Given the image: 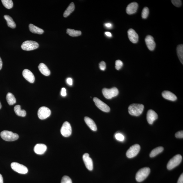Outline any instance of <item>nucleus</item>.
<instances>
[{"label":"nucleus","mask_w":183,"mask_h":183,"mask_svg":"<svg viewBox=\"0 0 183 183\" xmlns=\"http://www.w3.org/2000/svg\"><path fill=\"white\" fill-rule=\"evenodd\" d=\"M144 109V105L142 104L134 103L129 106L128 111L131 115L138 116L142 113Z\"/></svg>","instance_id":"f257e3e1"},{"label":"nucleus","mask_w":183,"mask_h":183,"mask_svg":"<svg viewBox=\"0 0 183 183\" xmlns=\"http://www.w3.org/2000/svg\"><path fill=\"white\" fill-rule=\"evenodd\" d=\"M150 169L148 167L141 168L138 171L136 175V179L137 182H141L148 177L150 173Z\"/></svg>","instance_id":"f03ea898"},{"label":"nucleus","mask_w":183,"mask_h":183,"mask_svg":"<svg viewBox=\"0 0 183 183\" xmlns=\"http://www.w3.org/2000/svg\"><path fill=\"white\" fill-rule=\"evenodd\" d=\"M1 136L3 140L8 141H15L19 138V136L17 134L6 130L1 132Z\"/></svg>","instance_id":"7ed1b4c3"},{"label":"nucleus","mask_w":183,"mask_h":183,"mask_svg":"<svg viewBox=\"0 0 183 183\" xmlns=\"http://www.w3.org/2000/svg\"><path fill=\"white\" fill-rule=\"evenodd\" d=\"M182 160V157L180 154H177L168 161L167 168L168 170L173 169L180 164Z\"/></svg>","instance_id":"20e7f679"},{"label":"nucleus","mask_w":183,"mask_h":183,"mask_svg":"<svg viewBox=\"0 0 183 183\" xmlns=\"http://www.w3.org/2000/svg\"><path fill=\"white\" fill-rule=\"evenodd\" d=\"M39 46L38 43L36 42L31 40H27L23 43L21 46V48L25 51H30L37 49Z\"/></svg>","instance_id":"39448f33"},{"label":"nucleus","mask_w":183,"mask_h":183,"mask_svg":"<svg viewBox=\"0 0 183 183\" xmlns=\"http://www.w3.org/2000/svg\"><path fill=\"white\" fill-rule=\"evenodd\" d=\"M103 96L107 99H110L113 97L118 95L119 94V91L116 87H113L111 89H107L105 88L102 90Z\"/></svg>","instance_id":"423d86ee"},{"label":"nucleus","mask_w":183,"mask_h":183,"mask_svg":"<svg viewBox=\"0 0 183 183\" xmlns=\"http://www.w3.org/2000/svg\"><path fill=\"white\" fill-rule=\"evenodd\" d=\"M141 150V147L138 144H135L130 147L126 152L127 156L129 158H133L139 154Z\"/></svg>","instance_id":"0eeeda50"},{"label":"nucleus","mask_w":183,"mask_h":183,"mask_svg":"<svg viewBox=\"0 0 183 183\" xmlns=\"http://www.w3.org/2000/svg\"><path fill=\"white\" fill-rule=\"evenodd\" d=\"M13 170L19 174H26L28 173V169L26 166L18 163L13 162L11 164Z\"/></svg>","instance_id":"6e6552de"},{"label":"nucleus","mask_w":183,"mask_h":183,"mask_svg":"<svg viewBox=\"0 0 183 183\" xmlns=\"http://www.w3.org/2000/svg\"><path fill=\"white\" fill-rule=\"evenodd\" d=\"M37 114L39 119L44 120L49 117L51 115V111L47 107H42L38 109Z\"/></svg>","instance_id":"1a4fd4ad"},{"label":"nucleus","mask_w":183,"mask_h":183,"mask_svg":"<svg viewBox=\"0 0 183 183\" xmlns=\"http://www.w3.org/2000/svg\"><path fill=\"white\" fill-rule=\"evenodd\" d=\"M71 126L69 122L66 121L63 124L60 130L62 135L64 137H69L72 134Z\"/></svg>","instance_id":"9d476101"},{"label":"nucleus","mask_w":183,"mask_h":183,"mask_svg":"<svg viewBox=\"0 0 183 183\" xmlns=\"http://www.w3.org/2000/svg\"><path fill=\"white\" fill-rule=\"evenodd\" d=\"M93 101L96 106L100 110L105 112H110V109L109 106L102 101L99 99L95 97L93 98Z\"/></svg>","instance_id":"9b49d317"},{"label":"nucleus","mask_w":183,"mask_h":183,"mask_svg":"<svg viewBox=\"0 0 183 183\" xmlns=\"http://www.w3.org/2000/svg\"><path fill=\"white\" fill-rule=\"evenodd\" d=\"M82 157L86 167L90 171H92L93 168V162L92 159L89 156V154L85 153Z\"/></svg>","instance_id":"f8f14e48"},{"label":"nucleus","mask_w":183,"mask_h":183,"mask_svg":"<svg viewBox=\"0 0 183 183\" xmlns=\"http://www.w3.org/2000/svg\"><path fill=\"white\" fill-rule=\"evenodd\" d=\"M158 116L155 111L152 110H150L147 112V119L149 124L152 125L156 120L157 119Z\"/></svg>","instance_id":"ddd939ff"},{"label":"nucleus","mask_w":183,"mask_h":183,"mask_svg":"<svg viewBox=\"0 0 183 183\" xmlns=\"http://www.w3.org/2000/svg\"><path fill=\"white\" fill-rule=\"evenodd\" d=\"M23 75L24 78L30 83L34 82L35 78L33 73L29 70L25 69L23 72Z\"/></svg>","instance_id":"4468645a"},{"label":"nucleus","mask_w":183,"mask_h":183,"mask_svg":"<svg viewBox=\"0 0 183 183\" xmlns=\"http://www.w3.org/2000/svg\"><path fill=\"white\" fill-rule=\"evenodd\" d=\"M145 41L148 49L150 51H153L156 46L155 43L154 42L153 37L150 35L147 36L145 38Z\"/></svg>","instance_id":"2eb2a0df"},{"label":"nucleus","mask_w":183,"mask_h":183,"mask_svg":"<svg viewBox=\"0 0 183 183\" xmlns=\"http://www.w3.org/2000/svg\"><path fill=\"white\" fill-rule=\"evenodd\" d=\"M128 36L129 40L134 44H136L139 41V35L135 30L132 29H130L128 31Z\"/></svg>","instance_id":"dca6fc26"},{"label":"nucleus","mask_w":183,"mask_h":183,"mask_svg":"<svg viewBox=\"0 0 183 183\" xmlns=\"http://www.w3.org/2000/svg\"><path fill=\"white\" fill-rule=\"evenodd\" d=\"M138 8V4L137 3H131L127 7V13L129 15H131L135 13L137 11Z\"/></svg>","instance_id":"f3484780"},{"label":"nucleus","mask_w":183,"mask_h":183,"mask_svg":"<svg viewBox=\"0 0 183 183\" xmlns=\"http://www.w3.org/2000/svg\"><path fill=\"white\" fill-rule=\"evenodd\" d=\"M47 149V147L45 145L43 144H37L34 148V151L36 153L42 155L44 154Z\"/></svg>","instance_id":"a211bd4d"},{"label":"nucleus","mask_w":183,"mask_h":183,"mask_svg":"<svg viewBox=\"0 0 183 183\" xmlns=\"http://www.w3.org/2000/svg\"><path fill=\"white\" fill-rule=\"evenodd\" d=\"M162 95L163 97L164 98L171 101H174L177 99L176 96L173 93L169 91H164L162 93Z\"/></svg>","instance_id":"6ab92c4d"},{"label":"nucleus","mask_w":183,"mask_h":183,"mask_svg":"<svg viewBox=\"0 0 183 183\" xmlns=\"http://www.w3.org/2000/svg\"><path fill=\"white\" fill-rule=\"evenodd\" d=\"M84 120H85V123L87 124L88 126L90 128L91 130L94 131L97 130V127L96 124L92 119L88 117H85Z\"/></svg>","instance_id":"aec40b11"},{"label":"nucleus","mask_w":183,"mask_h":183,"mask_svg":"<svg viewBox=\"0 0 183 183\" xmlns=\"http://www.w3.org/2000/svg\"><path fill=\"white\" fill-rule=\"evenodd\" d=\"M39 71L43 75L46 76H48L50 75L51 72L48 68L46 64L44 63H40L39 64L38 67Z\"/></svg>","instance_id":"412c9836"},{"label":"nucleus","mask_w":183,"mask_h":183,"mask_svg":"<svg viewBox=\"0 0 183 183\" xmlns=\"http://www.w3.org/2000/svg\"><path fill=\"white\" fill-rule=\"evenodd\" d=\"M29 28L30 32L32 33L42 34L44 32V30L42 29L39 28L33 24H30L29 25Z\"/></svg>","instance_id":"4be33fe9"},{"label":"nucleus","mask_w":183,"mask_h":183,"mask_svg":"<svg viewBox=\"0 0 183 183\" xmlns=\"http://www.w3.org/2000/svg\"><path fill=\"white\" fill-rule=\"evenodd\" d=\"M14 111L17 115L24 117L26 115V112L24 110H21V105H17L14 107Z\"/></svg>","instance_id":"5701e85b"},{"label":"nucleus","mask_w":183,"mask_h":183,"mask_svg":"<svg viewBox=\"0 0 183 183\" xmlns=\"http://www.w3.org/2000/svg\"><path fill=\"white\" fill-rule=\"evenodd\" d=\"M4 19L7 21V25L9 27L14 29L16 28V25L11 17L8 15H5L4 16Z\"/></svg>","instance_id":"b1692460"},{"label":"nucleus","mask_w":183,"mask_h":183,"mask_svg":"<svg viewBox=\"0 0 183 183\" xmlns=\"http://www.w3.org/2000/svg\"><path fill=\"white\" fill-rule=\"evenodd\" d=\"M6 100L9 105H13L16 103V99L15 96L11 93H8L6 96Z\"/></svg>","instance_id":"393cba45"},{"label":"nucleus","mask_w":183,"mask_h":183,"mask_svg":"<svg viewBox=\"0 0 183 183\" xmlns=\"http://www.w3.org/2000/svg\"><path fill=\"white\" fill-rule=\"evenodd\" d=\"M75 9V5L74 3H72L68 6V8L64 11V17H67L72 13Z\"/></svg>","instance_id":"a878e982"},{"label":"nucleus","mask_w":183,"mask_h":183,"mask_svg":"<svg viewBox=\"0 0 183 183\" xmlns=\"http://www.w3.org/2000/svg\"><path fill=\"white\" fill-rule=\"evenodd\" d=\"M164 150V148L162 147H159L154 149L151 152L150 157L152 158L156 156L162 152Z\"/></svg>","instance_id":"bb28decb"},{"label":"nucleus","mask_w":183,"mask_h":183,"mask_svg":"<svg viewBox=\"0 0 183 183\" xmlns=\"http://www.w3.org/2000/svg\"><path fill=\"white\" fill-rule=\"evenodd\" d=\"M177 51L178 56L180 62L183 64V45L182 44L179 45L177 46Z\"/></svg>","instance_id":"cd10ccee"},{"label":"nucleus","mask_w":183,"mask_h":183,"mask_svg":"<svg viewBox=\"0 0 183 183\" xmlns=\"http://www.w3.org/2000/svg\"><path fill=\"white\" fill-rule=\"evenodd\" d=\"M67 33L72 37L78 36L82 34V32L80 30H75L70 29H68Z\"/></svg>","instance_id":"c85d7f7f"},{"label":"nucleus","mask_w":183,"mask_h":183,"mask_svg":"<svg viewBox=\"0 0 183 183\" xmlns=\"http://www.w3.org/2000/svg\"><path fill=\"white\" fill-rule=\"evenodd\" d=\"M1 1L3 6L7 9H10L13 7V2L11 0H2Z\"/></svg>","instance_id":"c756f323"},{"label":"nucleus","mask_w":183,"mask_h":183,"mask_svg":"<svg viewBox=\"0 0 183 183\" xmlns=\"http://www.w3.org/2000/svg\"><path fill=\"white\" fill-rule=\"evenodd\" d=\"M149 9L147 7H145L142 11V12L141 16L143 18V19H146L148 17L149 15Z\"/></svg>","instance_id":"7c9ffc66"},{"label":"nucleus","mask_w":183,"mask_h":183,"mask_svg":"<svg viewBox=\"0 0 183 183\" xmlns=\"http://www.w3.org/2000/svg\"><path fill=\"white\" fill-rule=\"evenodd\" d=\"M61 183H72L70 178L67 176H64L62 178Z\"/></svg>","instance_id":"2f4dec72"},{"label":"nucleus","mask_w":183,"mask_h":183,"mask_svg":"<svg viewBox=\"0 0 183 183\" xmlns=\"http://www.w3.org/2000/svg\"><path fill=\"white\" fill-rule=\"evenodd\" d=\"M123 65V62L121 60H118L116 61L115 68L116 70H119L121 69Z\"/></svg>","instance_id":"473e14b6"},{"label":"nucleus","mask_w":183,"mask_h":183,"mask_svg":"<svg viewBox=\"0 0 183 183\" xmlns=\"http://www.w3.org/2000/svg\"><path fill=\"white\" fill-rule=\"evenodd\" d=\"M115 137L116 139L119 141H123L125 140L124 136L123 134L120 133L116 134L115 135Z\"/></svg>","instance_id":"72a5a7b5"},{"label":"nucleus","mask_w":183,"mask_h":183,"mask_svg":"<svg viewBox=\"0 0 183 183\" xmlns=\"http://www.w3.org/2000/svg\"><path fill=\"white\" fill-rule=\"evenodd\" d=\"M172 3L176 7H179L182 6V1L180 0H172Z\"/></svg>","instance_id":"f704fd0d"},{"label":"nucleus","mask_w":183,"mask_h":183,"mask_svg":"<svg viewBox=\"0 0 183 183\" xmlns=\"http://www.w3.org/2000/svg\"><path fill=\"white\" fill-rule=\"evenodd\" d=\"M100 69L102 71L105 70L106 69L105 63L104 61H102L99 64Z\"/></svg>","instance_id":"c9c22d12"},{"label":"nucleus","mask_w":183,"mask_h":183,"mask_svg":"<svg viewBox=\"0 0 183 183\" xmlns=\"http://www.w3.org/2000/svg\"><path fill=\"white\" fill-rule=\"evenodd\" d=\"M175 137L178 139H182L183 138V131H180L175 134Z\"/></svg>","instance_id":"e433bc0d"},{"label":"nucleus","mask_w":183,"mask_h":183,"mask_svg":"<svg viewBox=\"0 0 183 183\" xmlns=\"http://www.w3.org/2000/svg\"><path fill=\"white\" fill-rule=\"evenodd\" d=\"M61 95L63 97H65L67 95V93H66V90L65 88H63L62 89Z\"/></svg>","instance_id":"4c0bfd02"},{"label":"nucleus","mask_w":183,"mask_h":183,"mask_svg":"<svg viewBox=\"0 0 183 183\" xmlns=\"http://www.w3.org/2000/svg\"><path fill=\"white\" fill-rule=\"evenodd\" d=\"M67 82L68 85L72 86L73 85V80L71 78H68L67 79Z\"/></svg>","instance_id":"58836bf2"},{"label":"nucleus","mask_w":183,"mask_h":183,"mask_svg":"<svg viewBox=\"0 0 183 183\" xmlns=\"http://www.w3.org/2000/svg\"><path fill=\"white\" fill-rule=\"evenodd\" d=\"M177 183H183V174H182L179 177Z\"/></svg>","instance_id":"ea45409f"},{"label":"nucleus","mask_w":183,"mask_h":183,"mask_svg":"<svg viewBox=\"0 0 183 183\" xmlns=\"http://www.w3.org/2000/svg\"><path fill=\"white\" fill-rule=\"evenodd\" d=\"M105 26L107 28H110L112 27V25L111 23H106L105 24Z\"/></svg>","instance_id":"a19ab883"},{"label":"nucleus","mask_w":183,"mask_h":183,"mask_svg":"<svg viewBox=\"0 0 183 183\" xmlns=\"http://www.w3.org/2000/svg\"><path fill=\"white\" fill-rule=\"evenodd\" d=\"M105 34L107 36L111 37H112V34L110 32H105Z\"/></svg>","instance_id":"79ce46f5"},{"label":"nucleus","mask_w":183,"mask_h":183,"mask_svg":"<svg viewBox=\"0 0 183 183\" xmlns=\"http://www.w3.org/2000/svg\"><path fill=\"white\" fill-rule=\"evenodd\" d=\"M3 66V62L2 61L0 57V70H1Z\"/></svg>","instance_id":"37998d69"},{"label":"nucleus","mask_w":183,"mask_h":183,"mask_svg":"<svg viewBox=\"0 0 183 183\" xmlns=\"http://www.w3.org/2000/svg\"><path fill=\"white\" fill-rule=\"evenodd\" d=\"M3 178L2 176L0 174V183H3Z\"/></svg>","instance_id":"c03bdc74"},{"label":"nucleus","mask_w":183,"mask_h":183,"mask_svg":"<svg viewBox=\"0 0 183 183\" xmlns=\"http://www.w3.org/2000/svg\"><path fill=\"white\" fill-rule=\"evenodd\" d=\"M1 102H0V109H1Z\"/></svg>","instance_id":"a18cd8bd"}]
</instances>
